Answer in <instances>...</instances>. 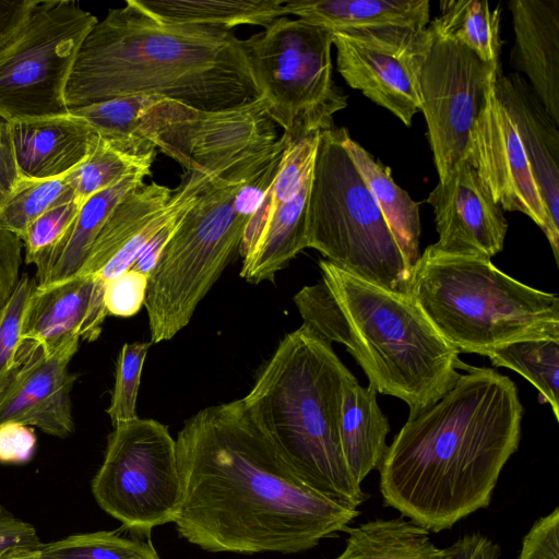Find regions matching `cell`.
<instances>
[{"instance_id":"cell-1","label":"cell","mask_w":559,"mask_h":559,"mask_svg":"<svg viewBox=\"0 0 559 559\" xmlns=\"http://www.w3.org/2000/svg\"><path fill=\"white\" fill-rule=\"evenodd\" d=\"M176 447L182 497L174 523L204 550L305 551L346 531L359 514L299 476L241 399L191 416Z\"/></svg>"},{"instance_id":"cell-2","label":"cell","mask_w":559,"mask_h":559,"mask_svg":"<svg viewBox=\"0 0 559 559\" xmlns=\"http://www.w3.org/2000/svg\"><path fill=\"white\" fill-rule=\"evenodd\" d=\"M522 416L509 377L468 367L388 445L378 467L385 504L435 533L487 508L519 448Z\"/></svg>"},{"instance_id":"cell-3","label":"cell","mask_w":559,"mask_h":559,"mask_svg":"<svg viewBox=\"0 0 559 559\" xmlns=\"http://www.w3.org/2000/svg\"><path fill=\"white\" fill-rule=\"evenodd\" d=\"M139 94L203 111L262 98L242 39L231 31L163 22L127 0L84 38L64 98L72 109Z\"/></svg>"},{"instance_id":"cell-4","label":"cell","mask_w":559,"mask_h":559,"mask_svg":"<svg viewBox=\"0 0 559 559\" xmlns=\"http://www.w3.org/2000/svg\"><path fill=\"white\" fill-rule=\"evenodd\" d=\"M321 281L294 302L308 326L343 344L381 394L404 401L412 418L439 401L468 368L409 294L393 292L320 260Z\"/></svg>"},{"instance_id":"cell-5","label":"cell","mask_w":559,"mask_h":559,"mask_svg":"<svg viewBox=\"0 0 559 559\" xmlns=\"http://www.w3.org/2000/svg\"><path fill=\"white\" fill-rule=\"evenodd\" d=\"M349 370L308 326L288 333L242 403L286 463L319 491L350 507L367 495L345 464L338 436Z\"/></svg>"},{"instance_id":"cell-6","label":"cell","mask_w":559,"mask_h":559,"mask_svg":"<svg viewBox=\"0 0 559 559\" xmlns=\"http://www.w3.org/2000/svg\"><path fill=\"white\" fill-rule=\"evenodd\" d=\"M408 294L459 353L481 355L530 338L559 340V297L523 284L491 260L431 245L412 269Z\"/></svg>"},{"instance_id":"cell-7","label":"cell","mask_w":559,"mask_h":559,"mask_svg":"<svg viewBox=\"0 0 559 559\" xmlns=\"http://www.w3.org/2000/svg\"><path fill=\"white\" fill-rule=\"evenodd\" d=\"M242 154L207 183L148 275L144 306L151 343L173 338L239 249L249 221L238 209L242 186L260 169Z\"/></svg>"},{"instance_id":"cell-8","label":"cell","mask_w":559,"mask_h":559,"mask_svg":"<svg viewBox=\"0 0 559 559\" xmlns=\"http://www.w3.org/2000/svg\"><path fill=\"white\" fill-rule=\"evenodd\" d=\"M344 128L318 135L306 213V245L340 269L408 294L411 270L343 143Z\"/></svg>"},{"instance_id":"cell-9","label":"cell","mask_w":559,"mask_h":559,"mask_svg":"<svg viewBox=\"0 0 559 559\" xmlns=\"http://www.w3.org/2000/svg\"><path fill=\"white\" fill-rule=\"evenodd\" d=\"M131 155L160 151L185 170L194 169L277 133L265 100L224 111H203L155 95H132L64 115Z\"/></svg>"},{"instance_id":"cell-10","label":"cell","mask_w":559,"mask_h":559,"mask_svg":"<svg viewBox=\"0 0 559 559\" xmlns=\"http://www.w3.org/2000/svg\"><path fill=\"white\" fill-rule=\"evenodd\" d=\"M242 43L267 115L293 143L333 128L347 96L333 80L332 32L282 16Z\"/></svg>"},{"instance_id":"cell-11","label":"cell","mask_w":559,"mask_h":559,"mask_svg":"<svg viewBox=\"0 0 559 559\" xmlns=\"http://www.w3.org/2000/svg\"><path fill=\"white\" fill-rule=\"evenodd\" d=\"M98 22L73 0H39L0 50V116L9 122L64 116L66 88L80 47Z\"/></svg>"},{"instance_id":"cell-12","label":"cell","mask_w":559,"mask_h":559,"mask_svg":"<svg viewBox=\"0 0 559 559\" xmlns=\"http://www.w3.org/2000/svg\"><path fill=\"white\" fill-rule=\"evenodd\" d=\"M92 492L105 512L132 532L150 536L153 528L174 523L182 487L168 427L139 417L115 425Z\"/></svg>"},{"instance_id":"cell-13","label":"cell","mask_w":559,"mask_h":559,"mask_svg":"<svg viewBox=\"0 0 559 559\" xmlns=\"http://www.w3.org/2000/svg\"><path fill=\"white\" fill-rule=\"evenodd\" d=\"M431 33L419 76L420 110L442 181L464 157L500 64L484 62L464 46Z\"/></svg>"},{"instance_id":"cell-14","label":"cell","mask_w":559,"mask_h":559,"mask_svg":"<svg viewBox=\"0 0 559 559\" xmlns=\"http://www.w3.org/2000/svg\"><path fill=\"white\" fill-rule=\"evenodd\" d=\"M432 33L403 26L333 33L345 82L411 127L421 108L419 76Z\"/></svg>"},{"instance_id":"cell-15","label":"cell","mask_w":559,"mask_h":559,"mask_svg":"<svg viewBox=\"0 0 559 559\" xmlns=\"http://www.w3.org/2000/svg\"><path fill=\"white\" fill-rule=\"evenodd\" d=\"M463 159L467 160L503 211L521 212L545 234L559 263V231L548 218L516 128L495 93L475 121Z\"/></svg>"},{"instance_id":"cell-16","label":"cell","mask_w":559,"mask_h":559,"mask_svg":"<svg viewBox=\"0 0 559 559\" xmlns=\"http://www.w3.org/2000/svg\"><path fill=\"white\" fill-rule=\"evenodd\" d=\"M427 202L435 213L436 250L490 260L504 243L508 222L474 167L462 159L438 181Z\"/></svg>"},{"instance_id":"cell-17","label":"cell","mask_w":559,"mask_h":559,"mask_svg":"<svg viewBox=\"0 0 559 559\" xmlns=\"http://www.w3.org/2000/svg\"><path fill=\"white\" fill-rule=\"evenodd\" d=\"M80 341L73 337L50 354L34 348L22 356L0 391V424L17 421L57 438L74 432L71 391L79 374L70 371L69 365Z\"/></svg>"},{"instance_id":"cell-18","label":"cell","mask_w":559,"mask_h":559,"mask_svg":"<svg viewBox=\"0 0 559 559\" xmlns=\"http://www.w3.org/2000/svg\"><path fill=\"white\" fill-rule=\"evenodd\" d=\"M495 93L516 128L549 222L559 231V124L520 73L499 70Z\"/></svg>"},{"instance_id":"cell-19","label":"cell","mask_w":559,"mask_h":559,"mask_svg":"<svg viewBox=\"0 0 559 559\" xmlns=\"http://www.w3.org/2000/svg\"><path fill=\"white\" fill-rule=\"evenodd\" d=\"M512 63L559 124V0H512Z\"/></svg>"},{"instance_id":"cell-20","label":"cell","mask_w":559,"mask_h":559,"mask_svg":"<svg viewBox=\"0 0 559 559\" xmlns=\"http://www.w3.org/2000/svg\"><path fill=\"white\" fill-rule=\"evenodd\" d=\"M20 176L44 180L66 176L88 155L96 134L67 117L11 122Z\"/></svg>"},{"instance_id":"cell-21","label":"cell","mask_w":559,"mask_h":559,"mask_svg":"<svg viewBox=\"0 0 559 559\" xmlns=\"http://www.w3.org/2000/svg\"><path fill=\"white\" fill-rule=\"evenodd\" d=\"M93 287V276L80 275L47 287L36 286L24 320L20 359L31 349L50 354L71 338H81Z\"/></svg>"},{"instance_id":"cell-22","label":"cell","mask_w":559,"mask_h":559,"mask_svg":"<svg viewBox=\"0 0 559 559\" xmlns=\"http://www.w3.org/2000/svg\"><path fill=\"white\" fill-rule=\"evenodd\" d=\"M145 176L133 175L90 198L60 239L36 261L38 288L61 283L74 276L83 263L107 218L117 204L141 186Z\"/></svg>"},{"instance_id":"cell-23","label":"cell","mask_w":559,"mask_h":559,"mask_svg":"<svg viewBox=\"0 0 559 559\" xmlns=\"http://www.w3.org/2000/svg\"><path fill=\"white\" fill-rule=\"evenodd\" d=\"M377 394L370 385H360L350 371L345 376L338 436L347 469L358 484L379 467L388 448L390 425Z\"/></svg>"},{"instance_id":"cell-24","label":"cell","mask_w":559,"mask_h":559,"mask_svg":"<svg viewBox=\"0 0 559 559\" xmlns=\"http://www.w3.org/2000/svg\"><path fill=\"white\" fill-rule=\"evenodd\" d=\"M285 10L332 33L354 29L428 26V0H286Z\"/></svg>"},{"instance_id":"cell-25","label":"cell","mask_w":559,"mask_h":559,"mask_svg":"<svg viewBox=\"0 0 559 559\" xmlns=\"http://www.w3.org/2000/svg\"><path fill=\"white\" fill-rule=\"evenodd\" d=\"M343 143L374 198L412 272L420 257L419 203L395 183L390 168L380 164L366 148L354 141L345 128Z\"/></svg>"},{"instance_id":"cell-26","label":"cell","mask_w":559,"mask_h":559,"mask_svg":"<svg viewBox=\"0 0 559 559\" xmlns=\"http://www.w3.org/2000/svg\"><path fill=\"white\" fill-rule=\"evenodd\" d=\"M286 0H135L155 19L222 31L241 25L269 26L287 16Z\"/></svg>"},{"instance_id":"cell-27","label":"cell","mask_w":559,"mask_h":559,"mask_svg":"<svg viewBox=\"0 0 559 559\" xmlns=\"http://www.w3.org/2000/svg\"><path fill=\"white\" fill-rule=\"evenodd\" d=\"M346 532V547L335 559H448L427 528L403 515L369 521Z\"/></svg>"},{"instance_id":"cell-28","label":"cell","mask_w":559,"mask_h":559,"mask_svg":"<svg viewBox=\"0 0 559 559\" xmlns=\"http://www.w3.org/2000/svg\"><path fill=\"white\" fill-rule=\"evenodd\" d=\"M173 189L157 182L142 183L114 209L75 275L97 273L126 243L139 235L166 206Z\"/></svg>"},{"instance_id":"cell-29","label":"cell","mask_w":559,"mask_h":559,"mask_svg":"<svg viewBox=\"0 0 559 559\" xmlns=\"http://www.w3.org/2000/svg\"><path fill=\"white\" fill-rule=\"evenodd\" d=\"M500 16L501 9H491L488 1L444 0L440 2V15L428 26L435 34L469 49L484 62L499 63Z\"/></svg>"},{"instance_id":"cell-30","label":"cell","mask_w":559,"mask_h":559,"mask_svg":"<svg viewBox=\"0 0 559 559\" xmlns=\"http://www.w3.org/2000/svg\"><path fill=\"white\" fill-rule=\"evenodd\" d=\"M319 133L290 143L284 151L277 174L248 221L239 250L245 257L281 206L294 200L310 181Z\"/></svg>"},{"instance_id":"cell-31","label":"cell","mask_w":559,"mask_h":559,"mask_svg":"<svg viewBox=\"0 0 559 559\" xmlns=\"http://www.w3.org/2000/svg\"><path fill=\"white\" fill-rule=\"evenodd\" d=\"M157 152L131 155L112 146L96 134L86 158L66 175L74 200L83 205L96 193L108 189L133 175H151Z\"/></svg>"},{"instance_id":"cell-32","label":"cell","mask_w":559,"mask_h":559,"mask_svg":"<svg viewBox=\"0 0 559 559\" xmlns=\"http://www.w3.org/2000/svg\"><path fill=\"white\" fill-rule=\"evenodd\" d=\"M495 367L512 369L538 391L559 420V340L530 338L501 345L483 354Z\"/></svg>"},{"instance_id":"cell-33","label":"cell","mask_w":559,"mask_h":559,"mask_svg":"<svg viewBox=\"0 0 559 559\" xmlns=\"http://www.w3.org/2000/svg\"><path fill=\"white\" fill-rule=\"evenodd\" d=\"M38 551L44 559H160L150 539L106 531L70 535L41 544Z\"/></svg>"},{"instance_id":"cell-34","label":"cell","mask_w":559,"mask_h":559,"mask_svg":"<svg viewBox=\"0 0 559 559\" xmlns=\"http://www.w3.org/2000/svg\"><path fill=\"white\" fill-rule=\"evenodd\" d=\"M74 199L66 176L33 180L20 179L14 192L0 211V229L19 238L28 225L52 206Z\"/></svg>"},{"instance_id":"cell-35","label":"cell","mask_w":559,"mask_h":559,"mask_svg":"<svg viewBox=\"0 0 559 559\" xmlns=\"http://www.w3.org/2000/svg\"><path fill=\"white\" fill-rule=\"evenodd\" d=\"M35 287V280L22 274L13 293L0 308V391L21 364L22 331Z\"/></svg>"},{"instance_id":"cell-36","label":"cell","mask_w":559,"mask_h":559,"mask_svg":"<svg viewBox=\"0 0 559 559\" xmlns=\"http://www.w3.org/2000/svg\"><path fill=\"white\" fill-rule=\"evenodd\" d=\"M151 345V341L133 342L123 344L120 349L111 400L106 409L112 426L138 417L136 400L141 374Z\"/></svg>"},{"instance_id":"cell-37","label":"cell","mask_w":559,"mask_h":559,"mask_svg":"<svg viewBox=\"0 0 559 559\" xmlns=\"http://www.w3.org/2000/svg\"><path fill=\"white\" fill-rule=\"evenodd\" d=\"M81 207L74 199L61 202L28 225L20 238L25 250L26 264H35L60 239Z\"/></svg>"},{"instance_id":"cell-38","label":"cell","mask_w":559,"mask_h":559,"mask_svg":"<svg viewBox=\"0 0 559 559\" xmlns=\"http://www.w3.org/2000/svg\"><path fill=\"white\" fill-rule=\"evenodd\" d=\"M148 276L132 269L105 285L104 305L107 314L132 317L146 298Z\"/></svg>"},{"instance_id":"cell-39","label":"cell","mask_w":559,"mask_h":559,"mask_svg":"<svg viewBox=\"0 0 559 559\" xmlns=\"http://www.w3.org/2000/svg\"><path fill=\"white\" fill-rule=\"evenodd\" d=\"M518 559H559V508L539 518L523 538Z\"/></svg>"},{"instance_id":"cell-40","label":"cell","mask_w":559,"mask_h":559,"mask_svg":"<svg viewBox=\"0 0 559 559\" xmlns=\"http://www.w3.org/2000/svg\"><path fill=\"white\" fill-rule=\"evenodd\" d=\"M37 438L34 430L17 421L0 424V463L24 464L36 450Z\"/></svg>"},{"instance_id":"cell-41","label":"cell","mask_w":559,"mask_h":559,"mask_svg":"<svg viewBox=\"0 0 559 559\" xmlns=\"http://www.w3.org/2000/svg\"><path fill=\"white\" fill-rule=\"evenodd\" d=\"M22 249L23 243L16 235L0 229V308L20 281Z\"/></svg>"},{"instance_id":"cell-42","label":"cell","mask_w":559,"mask_h":559,"mask_svg":"<svg viewBox=\"0 0 559 559\" xmlns=\"http://www.w3.org/2000/svg\"><path fill=\"white\" fill-rule=\"evenodd\" d=\"M21 179L11 134V122L0 116V211Z\"/></svg>"},{"instance_id":"cell-43","label":"cell","mask_w":559,"mask_h":559,"mask_svg":"<svg viewBox=\"0 0 559 559\" xmlns=\"http://www.w3.org/2000/svg\"><path fill=\"white\" fill-rule=\"evenodd\" d=\"M192 206L178 212L146 242L132 264V270L146 276L151 274L169 240L174 237L183 217Z\"/></svg>"},{"instance_id":"cell-44","label":"cell","mask_w":559,"mask_h":559,"mask_svg":"<svg viewBox=\"0 0 559 559\" xmlns=\"http://www.w3.org/2000/svg\"><path fill=\"white\" fill-rule=\"evenodd\" d=\"M39 0H0V50L23 29Z\"/></svg>"},{"instance_id":"cell-45","label":"cell","mask_w":559,"mask_h":559,"mask_svg":"<svg viewBox=\"0 0 559 559\" xmlns=\"http://www.w3.org/2000/svg\"><path fill=\"white\" fill-rule=\"evenodd\" d=\"M41 545L34 526L17 518L0 514V554Z\"/></svg>"},{"instance_id":"cell-46","label":"cell","mask_w":559,"mask_h":559,"mask_svg":"<svg viewBox=\"0 0 559 559\" xmlns=\"http://www.w3.org/2000/svg\"><path fill=\"white\" fill-rule=\"evenodd\" d=\"M448 559H498L500 547L486 536L472 533L444 548Z\"/></svg>"},{"instance_id":"cell-47","label":"cell","mask_w":559,"mask_h":559,"mask_svg":"<svg viewBox=\"0 0 559 559\" xmlns=\"http://www.w3.org/2000/svg\"><path fill=\"white\" fill-rule=\"evenodd\" d=\"M0 559H44L38 547L35 548H15L0 554Z\"/></svg>"}]
</instances>
